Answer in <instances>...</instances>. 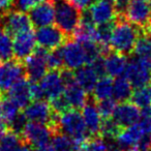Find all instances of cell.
I'll return each instance as SVG.
<instances>
[{
  "label": "cell",
  "instance_id": "cell-1",
  "mask_svg": "<svg viewBox=\"0 0 151 151\" xmlns=\"http://www.w3.org/2000/svg\"><path fill=\"white\" fill-rule=\"evenodd\" d=\"M141 33L142 30L127 21L124 16H117L110 46L113 51L127 56L132 54L137 38Z\"/></svg>",
  "mask_w": 151,
  "mask_h": 151
},
{
  "label": "cell",
  "instance_id": "cell-2",
  "mask_svg": "<svg viewBox=\"0 0 151 151\" xmlns=\"http://www.w3.org/2000/svg\"><path fill=\"white\" fill-rule=\"evenodd\" d=\"M57 132L66 134L78 144L92 138L87 130L82 114L77 109H69L59 115Z\"/></svg>",
  "mask_w": 151,
  "mask_h": 151
},
{
  "label": "cell",
  "instance_id": "cell-3",
  "mask_svg": "<svg viewBox=\"0 0 151 151\" xmlns=\"http://www.w3.org/2000/svg\"><path fill=\"white\" fill-rule=\"evenodd\" d=\"M82 12L69 0L55 3V23L66 35L70 36L81 22Z\"/></svg>",
  "mask_w": 151,
  "mask_h": 151
},
{
  "label": "cell",
  "instance_id": "cell-4",
  "mask_svg": "<svg viewBox=\"0 0 151 151\" xmlns=\"http://www.w3.org/2000/svg\"><path fill=\"white\" fill-rule=\"evenodd\" d=\"M23 114L27 121L47 124L52 128L54 132L58 130L59 114L55 113L50 104L44 99L30 103L27 107L24 108Z\"/></svg>",
  "mask_w": 151,
  "mask_h": 151
},
{
  "label": "cell",
  "instance_id": "cell-5",
  "mask_svg": "<svg viewBox=\"0 0 151 151\" xmlns=\"http://www.w3.org/2000/svg\"><path fill=\"white\" fill-rule=\"evenodd\" d=\"M124 75L134 88L151 83V58H132L127 61Z\"/></svg>",
  "mask_w": 151,
  "mask_h": 151
},
{
  "label": "cell",
  "instance_id": "cell-6",
  "mask_svg": "<svg viewBox=\"0 0 151 151\" xmlns=\"http://www.w3.org/2000/svg\"><path fill=\"white\" fill-rule=\"evenodd\" d=\"M124 18L146 33L151 26V7L149 0H130Z\"/></svg>",
  "mask_w": 151,
  "mask_h": 151
},
{
  "label": "cell",
  "instance_id": "cell-7",
  "mask_svg": "<svg viewBox=\"0 0 151 151\" xmlns=\"http://www.w3.org/2000/svg\"><path fill=\"white\" fill-rule=\"evenodd\" d=\"M0 26L12 35L31 31L33 28V24L27 14L14 9L0 16Z\"/></svg>",
  "mask_w": 151,
  "mask_h": 151
},
{
  "label": "cell",
  "instance_id": "cell-8",
  "mask_svg": "<svg viewBox=\"0 0 151 151\" xmlns=\"http://www.w3.org/2000/svg\"><path fill=\"white\" fill-rule=\"evenodd\" d=\"M26 75L25 66L17 59L0 61V91H7L15 83L24 79Z\"/></svg>",
  "mask_w": 151,
  "mask_h": 151
},
{
  "label": "cell",
  "instance_id": "cell-9",
  "mask_svg": "<svg viewBox=\"0 0 151 151\" xmlns=\"http://www.w3.org/2000/svg\"><path fill=\"white\" fill-rule=\"evenodd\" d=\"M68 35L55 25L40 27L35 32L36 42L38 46L48 51L61 48L68 40Z\"/></svg>",
  "mask_w": 151,
  "mask_h": 151
},
{
  "label": "cell",
  "instance_id": "cell-10",
  "mask_svg": "<svg viewBox=\"0 0 151 151\" xmlns=\"http://www.w3.org/2000/svg\"><path fill=\"white\" fill-rule=\"evenodd\" d=\"M49 51L40 47L36 49L32 55H30L24 62L26 75L30 82H40L45 75L47 73L48 64H47V58H48Z\"/></svg>",
  "mask_w": 151,
  "mask_h": 151
},
{
  "label": "cell",
  "instance_id": "cell-11",
  "mask_svg": "<svg viewBox=\"0 0 151 151\" xmlns=\"http://www.w3.org/2000/svg\"><path fill=\"white\" fill-rule=\"evenodd\" d=\"M61 52H62L64 68L76 70L82 67L83 65L87 64L84 47L77 40H67L61 47Z\"/></svg>",
  "mask_w": 151,
  "mask_h": 151
},
{
  "label": "cell",
  "instance_id": "cell-12",
  "mask_svg": "<svg viewBox=\"0 0 151 151\" xmlns=\"http://www.w3.org/2000/svg\"><path fill=\"white\" fill-rule=\"evenodd\" d=\"M54 132L47 124L37 123V122H27L24 132L22 134V139L24 142L33 145L38 148L49 144V141L52 139Z\"/></svg>",
  "mask_w": 151,
  "mask_h": 151
},
{
  "label": "cell",
  "instance_id": "cell-13",
  "mask_svg": "<svg viewBox=\"0 0 151 151\" xmlns=\"http://www.w3.org/2000/svg\"><path fill=\"white\" fill-rule=\"evenodd\" d=\"M38 83L44 91L45 99L49 101L61 96L64 92L65 84L61 77L60 70L50 69V71L47 73Z\"/></svg>",
  "mask_w": 151,
  "mask_h": 151
},
{
  "label": "cell",
  "instance_id": "cell-14",
  "mask_svg": "<svg viewBox=\"0 0 151 151\" xmlns=\"http://www.w3.org/2000/svg\"><path fill=\"white\" fill-rule=\"evenodd\" d=\"M29 18L35 27H45L55 22V3L52 0H44L29 12Z\"/></svg>",
  "mask_w": 151,
  "mask_h": 151
},
{
  "label": "cell",
  "instance_id": "cell-15",
  "mask_svg": "<svg viewBox=\"0 0 151 151\" xmlns=\"http://www.w3.org/2000/svg\"><path fill=\"white\" fill-rule=\"evenodd\" d=\"M36 38L33 31H27L16 35L14 40V57L19 61H25L36 50Z\"/></svg>",
  "mask_w": 151,
  "mask_h": 151
},
{
  "label": "cell",
  "instance_id": "cell-16",
  "mask_svg": "<svg viewBox=\"0 0 151 151\" xmlns=\"http://www.w3.org/2000/svg\"><path fill=\"white\" fill-rule=\"evenodd\" d=\"M140 108L137 107L134 103L123 101L116 106L112 117L122 128H124L138 123L140 119Z\"/></svg>",
  "mask_w": 151,
  "mask_h": 151
},
{
  "label": "cell",
  "instance_id": "cell-17",
  "mask_svg": "<svg viewBox=\"0 0 151 151\" xmlns=\"http://www.w3.org/2000/svg\"><path fill=\"white\" fill-rule=\"evenodd\" d=\"M87 11H88L89 16L95 25L109 23V22L115 21L117 19L115 7L110 3L104 2L101 0L93 2L87 9Z\"/></svg>",
  "mask_w": 151,
  "mask_h": 151
},
{
  "label": "cell",
  "instance_id": "cell-18",
  "mask_svg": "<svg viewBox=\"0 0 151 151\" xmlns=\"http://www.w3.org/2000/svg\"><path fill=\"white\" fill-rule=\"evenodd\" d=\"M7 97L12 99L20 109L26 108L32 101L30 81L24 78L15 83L7 90Z\"/></svg>",
  "mask_w": 151,
  "mask_h": 151
},
{
  "label": "cell",
  "instance_id": "cell-19",
  "mask_svg": "<svg viewBox=\"0 0 151 151\" xmlns=\"http://www.w3.org/2000/svg\"><path fill=\"white\" fill-rule=\"evenodd\" d=\"M82 116L85 125L91 137H99V130L101 126V118L95 101H88L82 108Z\"/></svg>",
  "mask_w": 151,
  "mask_h": 151
},
{
  "label": "cell",
  "instance_id": "cell-20",
  "mask_svg": "<svg viewBox=\"0 0 151 151\" xmlns=\"http://www.w3.org/2000/svg\"><path fill=\"white\" fill-rule=\"evenodd\" d=\"M125 55L121 53L110 50L104 56V65H105V73L109 77H120L124 73L127 64V59Z\"/></svg>",
  "mask_w": 151,
  "mask_h": 151
},
{
  "label": "cell",
  "instance_id": "cell-21",
  "mask_svg": "<svg viewBox=\"0 0 151 151\" xmlns=\"http://www.w3.org/2000/svg\"><path fill=\"white\" fill-rule=\"evenodd\" d=\"M144 134H145L143 132L139 123H136L128 127L122 128L121 132L116 138V140L119 143L120 147L123 151H132V149L138 146L139 142Z\"/></svg>",
  "mask_w": 151,
  "mask_h": 151
},
{
  "label": "cell",
  "instance_id": "cell-22",
  "mask_svg": "<svg viewBox=\"0 0 151 151\" xmlns=\"http://www.w3.org/2000/svg\"><path fill=\"white\" fill-rule=\"evenodd\" d=\"M73 73L77 84L80 85L87 93H92L99 77L94 67L90 64H85L80 68L76 69Z\"/></svg>",
  "mask_w": 151,
  "mask_h": 151
},
{
  "label": "cell",
  "instance_id": "cell-23",
  "mask_svg": "<svg viewBox=\"0 0 151 151\" xmlns=\"http://www.w3.org/2000/svg\"><path fill=\"white\" fill-rule=\"evenodd\" d=\"M63 96L70 109H82L88 101V93L77 82L65 86Z\"/></svg>",
  "mask_w": 151,
  "mask_h": 151
},
{
  "label": "cell",
  "instance_id": "cell-24",
  "mask_svg": "<svg viewBox=\"0 0 151 151\" xmlns=\"http://www.w3.org/2000/svg\"><path fill=\"white\" fill-rule=\"evenodd\" d=\"M132 94V86L125 77H117L113 84V99L116 101H127Z\"/></svg>",
  "mask_w": 151,
  "mask_h": 151
},
{
  "label": "cell",
  "instance_id": "cell-25",
  "mask_svg": "<svg viewBox=\"0 0 151 151\" xmlns=\"http://www.w3.org/2000/svg\"><path fill=\"white\" fill-rule=\"evenodd\" d=\"M113 80L109 76H103L99 79L97 83L93 88V101H103L109 99L113 94Z\"/></svg>",
  "mask_w": 151,
  "mask_h": 151
},
{
  "label": "cell",
  "instance_id": "cell-26",
  "mask_svg": "<svg viewBox=\"0 0 151 151\" xmlns=\"http://www.w3.org/2000/svg\"><path fill=\"white\" fill-rule=\"evenodd\" d=\"M51 140L55 151H79L81 145L60 132H54Z\"/></svg>",
  "mask_w": 151,
  "mask_h": 151
},
{
  "label": "cell",
  "instance_id": "cell-27",
  "mask_svg": "<svg viewBox=\"0 0 151 151\" xmlns=\"http://www.w3.org/2000/svg\"><path fill=\"white\" fill-rule=\"evenodd\" d=\"M14 57V42L12 34L0 26V61H7Z\"/></svg>",
  "mask_w": 151,
  "mask_h": 151
},
{
  "label": "cell",
  "instance_id": "cell-28",
  "mask_svg": "<svg viewBox=\"0 0 151 151\" xmlns=\"http://www.w3.org/2000/svg\"><path fill=\"white\" fill-rule=\"evenodd\" d=\"M132 103H134L137 107L147 108L151 107V83L146 84L144 86L137 87L132 94Z\"/></svg>",
  "mask_w": 151,
  "mask_h": 151
},
{
  "label": "cell",
  "instance_id": "cell-29",
  "mask_svg": "<svg viewBox=\"0 0 151 151\" xmlns=\"http://www.w3.org/2000/svg\"><path fill=\"white\" fill-rule=\"evenodd\" d=\"M23 143V139L20 134L11 129L5 130L0 141V151H18Z\"/></svg>",
  "mask_w": 151,
  "mask_h": 151
},
{
  "label": "cell",
  "instance_id": "cell-30",
  "mask_svg": "<svg viewBox=\"0 0 151 151\" xmlns=\"http://www.w3.org/2000/svg\"><path fill=\"white\" fill-rule=\"evenodd\" d=\"M0 107L6 125L9 126L20 114V108L7 96L0 97Z\"/></svg>",
  "mask_w": 151,
  "mask_h": 151
},
{
  "label": "cell",
  "instance_id": "cell-31",
  "mask_svg": "<svg viewBox=\"0 0 151 151\" xmlns=\"http://www.w3.org/2000/svg\"><path fill=\"white\" fill-rule=\"evenodd\" d=\"M132 54L139 58H151V38L146 33H141L137 38Z\"/></svg>",
  "mask_w": 151,
  "mask_h": 151
},
{
  "label": "cell",
  "instance_id": "cell-32",
  "mask_svg": "<svg viewBox=\"0 0 151 151\" xmlns=\"http://www.w3.org/2000/svg\"><path fill=\"white\" fill-rule=\"evenodd\" d=\"M122 127L113 118L103 119L101 130H99V137H101L105 140L106 139H116L119 136Z\"/></svg>",
  "mask_w": 151,
  "mask_h": 151
},
{
  "label": "cell",
  "instance_id": "cell-33",
  "mask_svg": "<svg viewBox=\"0 0 151 151\" xmlns=\"http://www.w3.org/2000/svg\"><path fill=\"white\" fill-rule=\"evenodd\" d=\"M115 21L109 22V23L97 25V42L105 47L110 46L112 34H113L114 26H115Z\"/></svg>",
  "mask_w": 151,
  "mask_h": 151
},
{
  "label": "cell",
  "instance_id": "cell-34",
  "mask_svg": "<svg viewBox=\"0 0 151 151\" xmlns=\"http://www.w3.org/2000/svg\"><path fill=\"white\" fill-rule=\"evenodd\" d=\"M79 151H107L106 141L101 137H92L80 145Z\"/></svg>",
  "mask_w": 151,
  "mask_h": 151
},
{
  "label": "cell",
  "instance_id": "cell-35",
  "mask_svg": "<svg viewBox=\"0 0 151 151\" xmlns=\"http://www.w3.org/2000/svg\"><path fill=\"white\" fill-rule=\"evenodd\" d=\"M116 106H117L116 101L114 99H111V97L103 99V101H99V104H97V109H99L101 118L103 119L112 118L114 111L116 109Z\"/></svg>",
  "mask_w": 151,
  "mask_h": 151
},
{
  "label": "cell",
  "instance_id": "cell-36",
  "mask_svg": "<svg viewBox=\"0 0 151 151\" xmlns=\"http://www.w3.org/2000/svg\"><path fill=\"white\" fill-rule=\"evenodd\" d=\"M47 64H48V68L50 69L61 70L62 68H64L61 48L55 49V50L49 52L48 58H47Z\"/></svg>",
  "mask_w": 151,
  "mask_h": 151
},
{
  "label": "cell",
  "instance_id": "cell-37",
  "mask_svg": "<svg viewBox=\"0 0 151 151\" xmlns=\"http://www.w3.org/2000/svg\"><path fill=\"white\" fill-rule=\"evenodd\" d=\"M138 123L145 134H151V107L143 108Z\"/></svg>",
  "mask_w": 151,
  "mask_h": 151
},
{
  "label": "cell",
  "instance_id": "cell-38",
  "mask_svg": "<svg viewBox=\"0 0 151 151\" xmlns=\"http://www.w3.org/2000/svg\"><path fill=\"white\" fill-rule=\"evenodd\" d=\"M50 105H51V108L53 109V111H54L55 113L59 114V115L70 109L68 104H67V101H65L63 94L61 95V96L57 97V99L50 101Z\"/></svg>",
  "mask_w": 151,
  "mask_h": 151
},
{
  "label": "cell",
  "instance_id": "cell-39",
  "mask_svg": "<svg viewBox=\"0 0 151 151\" xmlns=\"http://www.w3.org/2000/svg\"><path fill=\"white\" fill-rule=\"evenodd\" d=\"M42 1L44 0H15V7L18 11L27 13Z\"/></svg>",
  "mask_w": 151,
  "mask_h": 151
},
{
  "label": "cell",
  "instance_id": "cell-40",
  "mask_svg": "<svg viewBox=\"0 0 151 151\" xmlns=\"http://www.w3.org/2000/svg\"><path fill=\"white\" fill-rule=\"evenodd\" d=\"M15 7V0H0V16Z\"/></svg>",
  "mask_w": 151,
  "mask_h": 151
},
{
  "label": "cell",
  "instance_id": "cell-41",
  "mask_svg": "<svg viewBox=\"0 0 151 151\" xmlns=\"http://www.w3.org/2000/svg\"><path fill=\"white\" fill-rule=\"evenodd\" d=\"M69 1L73 2L79 9L84 11V9H88V7L92 4L94 0H69Z\"/></svg>",
  "mask_w": 151,
  "mask_h": 151
},
{
  "label": "cell",
  "instance_id": "cell-42",
  "mask_svg": "<svg viewBox=\"0 0 151 151\" xmlns=\"http://www.w3.org/2000/svg\"><path fill=\"white\" fill-rule=\"evenodd\" d=\"M18 151H37V148L34 147L33 145H31V144H29V143L24 142L23 141L21 147H20Z\"/></svg>",
  "mask_w": 151,
  "mask_h": 151
},
{
  "label": "cell",
  "instance_id": "cell-43",
  "mask_svg": "<svg viewBox=\"0 0 151 151\" xmlns=\"http://www.w3.org/2000/svg\"><path fill=\"white\" fill-rule=\"evenodd\" d=\"M37 151H55L54 148H53L52 145L50 144H46L44 146H40L37 148Z\"/></svg>",
  "mask_w": 151,
  "mask_h": 151
},
{
  "label": "cell",
  "instance_id": "cell-44",
  "mask_svg": "<svg viewBox=\"0 0 151 151\" xmlns=\"http://www.w3.org/2000/svg\"><path fill=\"white\" fill-rule=\"evenodd\" d=\"M0 127H7L6 123L4 121V118H3V115H2V111H1V107H0Z\"/></svg>",
  "mask_w": 151,
  "mask_h": 151
},
{
  "label": "cell",
  "instance_id": "cell-45",
  "mask_svg": "<svg viewBox=\"0 0 151 151\" xmlns=\"http://www.w3.org/2000/svg\"><path fill=\"white\" fill-rule=\"evenodd\" d=\"M5 130H6V128H5V127H0V141H1V138H2V136L4 134Z\"/></svg>",
  "mask_w": 151,
  "mask_h": 151
},
{
  "label": "cell",
  "instance_id": "cell-46",
  "mask_svg": "<svg viewBox=\"0 0 151 151\" xmlns=\"http://www.w3.org/2000/svg\"><path fill=\"white\" fill-rule=\"evenodd\" d=\"M101 1H104V2H108V3H110V4L114 5L116 3V1H117V0H101Z\"/></svg>",
  "mask_w": 151,
  "mask_h": 151
},
{
  "label": "cell",
  "instance_id": "cell-47",
  "mask_svg": "<svg viewBox=\"0 0 151 151\" xmlns=\"http://www.w3.org/2000/svg\"><path fill=\"white\" fill-rule=\"evenodd\" d=\"M146 34H147V35H148V36H149V37H150V38H151V26H150V27H149V28H148V30H147Z\"/></svg>",
  "mask_w": 151,
  "mask_h": 151
},
{
  "label": "cell",
  "instance_id": "cell-48",
  "mask_svg": "<svg viewBox=\"0 0 151 151\" xmlns=\"http://www.w3.org/2000/svg\"><path fill=\"white\" fill-rule=\"evenodd\" d=\"M2 96V93H1V91H0V97Z\"/></svg>",
  "mask_w": 151,
  "mask_h": 151
},
{
  "label": "cell",
  "instance_id": "cell-49",
  "mask_svg": "<svg viewBox=\"0 0 151 151\" xmlns=\"http://www.w3.org/2000/svg\"><path fill=\"white\" fill-rule=\"evenodd\" d=\"M149 2H150V7H151V0H150V1H149Z\"/></svg>",
  "mask_w": 151,
  "mask_h": 151
},
{
  "label": "cell",
  "instance_id": "cell-50",
  "mask_svg": "<svg viewBox=\"0 0 151 151\" xmlns=\"http://www.w3.org/2000/svg\"><path fill=\"white\" fill-rule=\"evenodd\" d=\"M150 137H151V134H150Z\"/></svg>",
  "mask_w": 151,
  "mask_h": 151
}]
</instances>
